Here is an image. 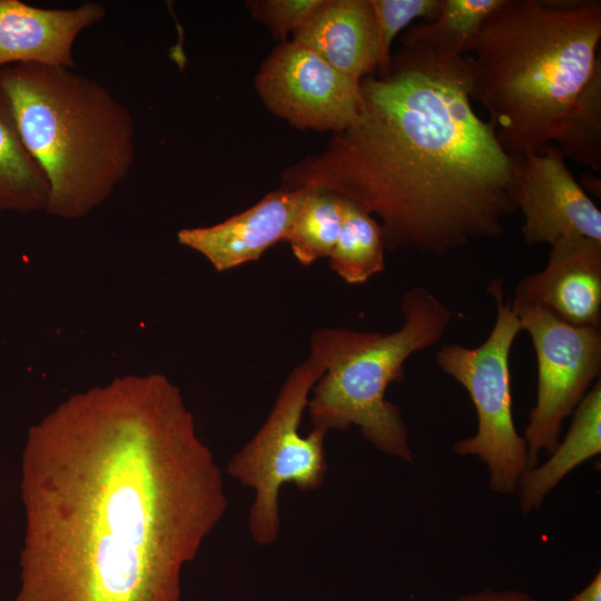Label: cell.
Wrapping results in <instances>:
<instances>
[{
    "label": "cell",
    "mask_w": 601,
    "mask_h": 601,
    "mask_svg": "<svg viewBox=\"0 0 601 601\" xmlns=\"http://www.w3.org/2000/svg\"><path fill=\"white\" fill-rule=\"evenodd\" d=\"M355 119L287 168L284 189L317 188L381 219L384 246L444 256L504 234L514 158L472 108L470 57L401 42L385 75L359 81Z\"/></svg>",
    "instance_id": "cell-1"
},
{
    "label": "cell",
    "mask_w": 601,
    "mask_h": 601,
    "mask_svg": "<svg viewBox=\"0 0 601 601\" xmlns=\"http://www.w3.org/2000/svg\"><path fill=\"white\" fill-rule=\"evenodd\" d=\"M600 0H504L469 52L471 98L513 158L542 152L601 65Z\"/></svg>",
    "instance_id": "cell-2"
},
{
    "label": "cell",
    "mask_w": 601,
    "mask_h": 601,
    "mask_svg": "<svg viewBox=\"0 0 601 601\" xmlns=\"http://www.w3.org/2000/svg\"><path fill=\"white\" fill-rule=\"evenodd\" d=\"M18 131L48 183L46 211L78 219L129 175L136 155L129 109L99 81L68 68H0Z\"/></svg>",
    "instance_id": "cell-3"
},
{
    "label": "cell",
    "mask_w": 601,
    "mask_h": 601,
    "mask_svg": "<svg viewBox=\"0 0 601 601\" xmlns=\"http://www.w3.org/2000/svg\"><path fill=\"white\" fill-rule=\"evenodd\" d=\"M403 324L390 333L325 327L311 337V352L324 366L307 407L314 427L362 435L382 453L413 462L408 430L398 406L385 398L393 382L404 378L413 354L439 343L452 322L451 309L425 287L401 299Z\"/></svg>",
    "instance_id": "cell-4"
},
{
    "label": "cell",
    "mask_w": 601,
    "mask_h": 601,
    "mask_svg": "<svg viewBox=\"0 0 601 601\" xmlns=\"http://www.w3.org/2000/svg\"><path fill=\"white\" fill-rule=\"evenodd\" d=\"M487 292L496 316L486 339L476 347L445 344L435 359L466 390L477 415L476 433L456 441L454 452L479 457L487 467L490 489L513 494L530 469L525 441L513 421L511 393L510 353L522 327L511 299H505L502 278L492 279Z\"/></svg>",
    "instance_id": "cell-5"
},
{
    "label": "cell",
    "mask_w": 601,
    "mask_h": 601,
    "mask_svg": "<svg viewBox=\"0 0 601 601\" xmlns=\"http://www.w3.org/2000/svg\"><path fill=\"white\" fill-rule=\"evenodd\" d=\"M323 374V364L312 354L293 368L264 424L228 463V474L255 492L248 526L259 545H270L278 538L282 485L293 483L311 491L324 481L327 432L313 427L306 436L299 433L309 392Z\"/></svg>",
    "instance_id": "cell-6"
},
{
    "label": "cell",
    "mask_w": 601,
    "mask_h": 601,
    "mask_svg": "<svg viewBox=\"0 0 601 601\" xmlns=\"http://www.w3.org/2000/svg\"><path fill=\"white\" fill-rule=\"evenodd\" d=\"M536 356V400L523 439L530 469L539 453L551 454L564 420L573 413L601 373V328L568 324L550 313L511 299Z\"/></svg>",
    "instance_id": "cell-7"
},
{
    "label": "cell",
    "mask_w": 601,
    "mask_h": 601,
    "mask_svg": "<svg viewBox=\"0 0 601 601\" xmlns=\"http://www.w3.org/2000/svg\"><path fill=\"white\" fill-rule=\"evenodd\" d=\"M255 89L270 112L298 129L338 132L355 119L359 81L290 40L263 62Z\"/></svg>",
    "instance_id": "cell-8"
},
{
    "label": "cell",
    "mask_w": 601,
    "mask_h": 601,
    "mask_svg": "<svg viewBox=\"0 0 601 601\" xmlns=\"http://www.w3.org/2000/svg\"><path fill=\"white\" fill-rule=\"evenodd\" d=\"M514 201L529 245L577 236L601 242V211L554 144L514 158Z\"/></svg>",
    "instance_id": "cell-9"
},
{
    "label": "cell",
    "mask_w": 601,
    "mask_h": 601,
    "mask_svg": "<svg viewBox=\"0 0 601 601\" xmlns=\"http://www.w3.org/2000/svg\"><path fill=\"white\" fill-rule=\"evenodd\" d=\"M512 300L574 326L601 328V242L577 236L554 243L545 267L524 276Z\"/></svg>",
    "instance_id": "cell-10"
},
{
    "label": "cell",
    "mask_w": 601,
    "mask_h": 601,
    "mask_svg": "<svg viewBox=\"0 0 601 601\" xmlns=\"http://www.w3.org/2000/svg\"><path fill=\"white\" fill-rule=\"evenodd\" d=\"M308 191H272L219 224L179 230L178 242L205 256L217 272L257 260L267 248L285 239Z\"/></svg>",
    "instance_id": "cell-11"
},
{
    "label": "cell",
    "mask_w": 601,
    "mask_h": 601,
    "mask_svg": "<svg viewBox=\"0 0 601 601\" xmlns=\"http://www.w3.org/2000/svg\"><path fill=\"white\" fill-rule=\"evenodd\" d=\"M105 16L104 4L93 1L71 9H46L0 0V68L16 63L73 68L77 37Z\"/></svg>",
    "instance_id": "cell-12"
},
{
    "label": "cell",
    "mask_w": 601,
    "mask_h": 601,
    "mask_svg": "<svg viewBox=\"0 0 601 601\" xmlns=\"http://www.w3.org/2000/svg\"><path fill=\"white\" fill-rule=\"evenodd\" d=\"M293 40L355 80L361 81L377 69L371 0H323L294 32Z\"/></svg>",
    "instance_id": "cell-13"
},
{
    "label": "cell",
    "mask_w": 601,
    "mask_h": 601,
    "mask_svg": "<svg viewBox=\"0 0 601 601\" xmlns=\"http://www.w3.org/2000/svg\"><path fill=\"white\" fill-rule=\"evenodd\" d=\"M601 452V382L598 380L573 411L571 426L546 462L529 469L519 483L524 514L538 510L546 495L577 466Z\"/></svg>",
    "instance_id": "cell-14"
},
{
    "label": "cell",
    "mask_w": 601,
    "mask_h": 601,
    "mask_svg": "<svg viewBox=\"0 0 601 601\" xmlns=\"http://www.w3.org/2000/svg\"><path fill=\"white\" fill-rule=\"evenodd\" d=\"M48 183L22 142L10 105L0 90V213L46 210Z\"/></svg>",
    "instance_id": "cell-15"
},
{
    "label": "cell",
    "mask_w": 601,
    "mask_h": 601,
    "mask_svg": "<svg viewBox=\"0 0 601 601\" xmlns=\"http://www.w3.org/2000/svg\"><path fill=\"white\" fill-rule=\"evenodd\" d=\"M380 221L357 203L342 197V224L329 255L331 268L347 284H363L385 268Z\"/></svg>",
    "instance_id": "cell-16"
},
{
    "label": "cell",
    "mask_w": 601,
    "mask_h": 601,
    "mask_svg": "<svg viewBox=\"0 0 601 601\" xmlns=\"http://www.w3.org/2000/svg\"><path fill=\"white\" fill-rule=\"evenodd\" d=\"M504 0H442L436 18L406 30L401 42L422 45L444 56H465L484 21Z\"/></svg>",
    "instance_id": "cell-17"
},
{
    "label": "cell",
    "mask_w": 601,
    "mask_h": 601,
    "mask_svg": "<svg viewBox=\"0 0 601 601\" xmlns=\"http://www.w3.org/2000/svg\"><path fill=\"white\" fill-rule=\"evenodd\" d=\"M552 144L565 159L601 173V65L563 117Z\"/></svg>",
    "instance_id": "cell-18"
},
{
    "label": "cell",
    "mask_w": 601,
    "mask_h": 601,
    "mask_svg": "<svg viewBox=\"0 0 601 601\" xmlns=\"http://www.w3.org/2000/svg\"><path fill=\"white\" fill-rule=\"evenodd\" d=\"M309 191L284 242L302 265L329 257L342 224V196L317 188Z\"/></svg>",
    "instance_id": "cell-19"
},
{
    "label": "cell",
    "mask_w": 601,
    "mask_h": 601,
    "mask_svg": "<svg viewBox=\"0 0 601 601\" xmlns=\"http://www.w3.org/2000/svg\"><path fill=\"white\" fill-rule=\"evenodd\" d=\"M377 37V70L385 75L391 66V46L394 38L417 18L432 21L442 0H371Z\"/></svg>",
    "instance_id": "cell-20"
},
{
    "label": "cell",
    "mask_w": 601,
    "mask_h": 601,
    "mask_svg": "<svg viewBox=\"0 0 601 601\" xmlns=\"http://www.w3.org/2000/svg\"><path fill=\"white\" fill-rule=\"evenodd\" d=\"M323 0H254L246 2L252 14L265 24L273 37L286 41L322 4Z\"/></svg>",
    "instance_id": "cell-21"
},
{
    "label": "cell",
    "mask_w": 601,
    "mask_h": 601,
    "mask_svg": "<svg viewBox=\"0 0 601 601\" xmlns=\"http://www.w3.org/2000/svg\"><path fill=\"white\" fill-rule=\"evenodd\" d=\"M456 601H539L535 598L515 590L485 589L474 593H467L457 598Z\"/></svg>",
    "instance_id": "cell-22"
},
{
    "label": "cell",
    "mask_w": 601,
    "mask_h": 601,
    "mask_svg": "<svg viewBox=\"0 0 601 601\" xmlns=\"http://www.w3.org/2000/svg\"><path fill=\"white\" fill-rule=\"evenodd\" d=\"M568 601H601V571L580 592Z\"/></svg>",
    "instance_id": "cell-23"
},
{
    "label": "cell",
    "mask_w": 601,
    "mask_h": 601,
    "mask_svg": "<svg viewBox=\"0 0 601 601\" xmlns=\"http://www.w3.org/2000/svg\"><path fill=\"white\" fill-rule=\"evenodd\" d=\"M581 186L585 191H590L594 195H598V197H600L601 183H600V178L597 177L595 175L585 173L582 177Z\"/></svg>",
    "instance_id": "cell-24"
}]
</instances>
